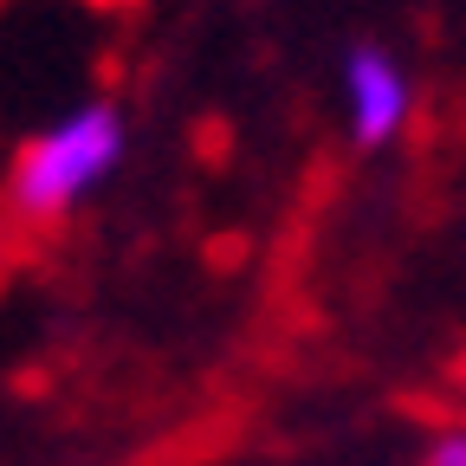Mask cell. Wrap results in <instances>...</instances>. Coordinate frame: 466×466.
Here are the masks:
<instances>
[{"instance_id": "1", "label": "cell", "mask_w": 466, "mask_h": 466, "mask_svg": "<svg viewBox=\"0 0 466 466\" xmlns=\"http://www.w3.org/2000/svg\"><path fill=\"white\" fill-rule=\"evenodd\" d=\"M116 156H124V116L110 104H85L26 149V162L14 168V201L26 214H66L116 168Z\"/></svg>"}, {"instance_id": "2", "label": "cell", "mask_w": 466, "mask_h": 466, "mask_svg": "<svg viewBox=\"0 0 466 466\" xmlns=\"http://www.w3.org/2000/svg\"><path fill=\"white\" fill-rule=\"evenodd\" d=\"M350 97H357V143L376 149L401 130V116H408V85L401 72L389 66V58L376 46H357L350 52Z\"/></svg>"}, {"instance_id": "3", "label": "cell", "mask_w": 466, "mask_h": 466, "mask_svg": "<svg viewBox=\"0 0 466 466\" xmlns=\"http://www.w3.org/2000/svg\"><path fill=\"white\" fill-rule=\"evenodd\" d=\"M428 466H466V434H453V441H441V447L428 453Z\"/></svg>"}]
</instances>
